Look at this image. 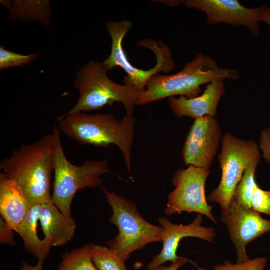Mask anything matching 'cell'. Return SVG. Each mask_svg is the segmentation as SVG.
<instances>
[{
  "label": "cell",
  "instance_id": "cell-4",
  "mask_svg": "<svg viewBox=\"0 0 270 270\" xmlns=\"http://www.w3.org/2000/svg\"><path fill=\"white\" fill-rule=\"evenodd\" d=\"M108 72L102 62L90 60L83 66L74 80L78 99L64 114L98 110L118 102L124 105L126 114L132 116L140 92L128 84L112 81L108 76Z\"/></svg>",
  "mask_w": 270,
  "mask_h": 270
},
{
  "label": "cell",
  "instance_id": "cell-2",
  "mask_svg": "<svg viewBox=\"0 0 270 270\" xmlns=\"http://www.w3.org/2000/svg\"><path fill=\"white\" fill-rule=\"evenodd\" d=\"M58 128L66 135L84 145L107 147L116 144L122 152L130 174L135 119L125 114L121 118L108 114L83 112L62 114L58 118Z\"/></svg>",
  "mask_w": 270,
  "mask_h": 270
},
{
  "label": "cell",
  "instance_id": "cell-26",
  "mask_svg": "<svg viewBox=\"0 0 270 270\" xmlns=\"http://www.w3.org/2000/svg\"><path fill=\"white\" fill-rule=\"evenodd\" d=\"M14 230L5 222L4 219L0 218V242L2 244L14 246L15 242L14 238Z\"/></svg>",
  "mask_w": 270,
  "mask_h": 270
},
{
  "label": "cell",
  "instance_id": "cell-20",
  "mask_svg": "<svg viewBox=\"0 0 270 270\" xmlns=\"http://www.w3.org/2000/svg\"><path fill=\"white\" fill-rule=\"evenodd\" d=\"M259 163L258 162H252L247 166L235 188L232 198L246 208H252L250 198L253 189L257 184L254 180V174Z\"/></svg>",
  "mask_w": 270,
  "mask_h": 270
},
{
  "label": "cell",
  "instance_id": "cell-29",
  "mask_svg": "<svg viewBox=\"0 0 270 270\" xmlns=\"http://www.w3.org/2000/svg\"><path fill=\"white\" fill-rule=\"evenodd\" d=\"M20 270H44L43 261L38 260L36 264L34 266L30 265L27 262H24L22 264Z\"/></svg>",
  "mask_w": 270,
  "mask_h": 270
},
{
  "label": "cell",
  "instance_id": "cell-9",
  "mask_svg": "<svg viewBox=\"0 0 270 270\" xmlns=\"http://www.w3.org/2000/svg\"><path fill=\"white\" fill-rule=\"evenodd\" d=\"M209 174V168L192 166L178 169L172 178L174 188L168 196L164 214L169 216L184 212H197L216 224L212 214V206L208 204L205 194Z\"/></svg>",
  "mask_w": 270,
  "mask_h": 270
},
{
  "label": "cell",
  "instance_id": "cell-16",
  "mask_svg": "<svg viewBox=\"0 0 270 270\" xmlns=\"http://www.w3.org/2000/svg\"><path fill=\"white\" fill-rule=\"evenodd\" d=\"M30 207L27 199L16 184L0 173V217L14 232L25 218Z\"/></svg>",
  "mask_w": 270,
  "mask_h": 270
},
{
  "label": "cell",
  "instance_id": "cell-3",
  "mask_svg": "<svg viewBox=\"0 0 270 270\" xmlns=\"http://www.w3.org/2000/svg\"><path fill=\"white\" fill-rule=\"evenodd\" d=\"M238 72L234 68L220 66L210 56L198 54L184 68L172 74H158L140 92L137 105H144L176 95L193 98L199 95L200 86L216 80H236Z\"/></svg>",
  "mask_w": 270,
  "mask_h": 270
},
{
  "label": "cell",
  "instance_id": "cell-25",
  "mask_svg": "<svg viewBox=\"0 0 270 270\" xmlns=\"http://www.w3.org/2000/svg\"><path fill=\"white\" fill-rule=\"evenodd\" d=\"M258 146L262 158L270 166V126L260 132Z\"/></svg>",
  "mask_w": 270,
  "mask_h": 270
},
{
  "label": "cell",
  "instance_id": "cell-22",
  "mask_svg": "<svg viewBox=\"0 0 270 270\" xmlns=\"http://www.w3.org/2000/svg\"><path fill=\"white\" fill-rule=\"evenodd\" d=\"M37 54L24 55L8 50L3 46H0V70L12 66H22L30 64L36 58Z\"/></svg>",
  "mask_w": 270,
  "mask_h": 270
},
{
  "label": "cell",
  "instance_id": "cell-21",
  "mask_svg": "<svg viewBox=\"0 0 270 270\" xmlns=\"http://www.w3.org/2000/svg\"><path fill=\"white\" fill-rule=\"evenodd\" d=\"M90 254L98 270H128L125 262L108 246L92 244Z\"/></svg>",
  "mask_w": 270,
  "mask_h": 270
},
{
  "label": "cell",
  "instance_id": "cell-14",
  "mask_svg": "<svg viewBox=\"0 0 270 270\" xmlns=\"http://www.w3.org/2000/svg\"><path fill=\"white\" fill-rule=\"evenodd\" d=\"M224 86V80L214 81L208 84L202 94L194 98L170 97L168 106L178 117L188 116L196 119L206 116H215L218 105L225 93Z\"/></svg>",
  "mask_w": 270,
  "mask_h": 270
},
{
  "label": "cell",
  "instance_id": "cell-27",
  "mask_svg": "<svg viewBox=\"0 0 270 270\" xmlns=\"http://www.w3.org/2000/svg\"><path fill=\"white\" fill-rule=\"evenodd\" d=\"M190 262L188 258L182 256L175 262H172L168 266H161L155 270H178L179 268L185 264L187 262Z\"/></svg>",
  "mask_w": 270,
  "mask_h": 270
},
{
  "label": "cell",
  "instance_id": "cell-7",
  "mask_svg": "<svg viewBox=\"0 0 270 270\" xmlns=\"http://www.w3.org/2000/svg\"><path fill=\"white\" fill-rule=\"evenodd\" d=\"M132 26V22L128 20L110 21L106 24V30L112 38V44L110 56L102 62L108 71L116 66L122 68L126 74L123 79L124 84L131 86L142 92L153 76L160 72H170L175 67V64L168 46L162 42L145 39L140 41L138 44L153 52L156 56V64L148 70L140 69L132 65L122 46L124 37Z\"/></svg>",
  "mask_w": 270,
  "mask_h": 270
},
{
  "label": "cell",
  "instance_id": "cell-8",
  "mask_svg": "<svg viewBox=\"0 0 270 270\" xmlns=\"http://www.w3.org/2000/svg\"><path fill=\"white\" fill-rule=\"evenodd\" d=\"M221 144L218 160L222 176L218 185L208 194L207 200L218 204L222 212H226L244 170L250 163L260 162V154L254 141L239 138L228 132L224 134Z\"/></svg>",
  "mask_w": 270,
  "mask_h": 270
},
{
  "label": "cell",
  "instance_id": "cell-17",
  "mask_svg": "<svg viewBox=\"0 0 270 270\" xmlns=\"http://www.w3.org/2000/svg\"><path fill=\"white\" fill-rule=\"evenodd\" d=\"M41 206L36 204L30 206L16 232L22 239L26 250L38 260L44 261L48 255L52 246L44 238L40 239L37 234Z\"/></svg>",
  "mask_w": 270,
  "mask_h": 270
},
{
  "label": "cell",
  "instance_id": "cell-12",
  "mask_svg": "<svg viewBox=\"0 0 270 270\" xmlns=\"http://www.w3.org/2000/svg\"><path fill=\"white\" fill-rule=\"evenodd\" d=\"M189 8L204 12L210 24L224 22L233 26L247 28L254 35L260 34V6L246 8L236 0H178Z\"/></svg>",
  "mask_w": 270,
  "mask_h": 270
},
{
  "label": "cell",
  "instance_id": "cell-1",
  "mask_svg": "<svg viewBox=\"0 0 270 270\" xmlns=\"http://www.w3.org/2000/svg\"><path fill=\"white\" fill-rule=\"evenodd\" d=\"M0 168L19 186L30 206L52 202L50 180L54 172L52 134L28 145L22 144L4 158Z\"/></svg>",
  "mask_w": 270,
  "mask_h": 270
},
{
  "label": "cell",
  "instance_id": "cell-15",
  "mask_svg": "<svg viewBox=\"0 0 270 270\" xmlns=\"http://www.w3.org/2000/svg\"><path fill=\"white\" fill-rule=\"evenodd\" d=\"M39 221L44 238L52 246L66 244L74 234L76 224L72 216L63 214L52 202L42 204Z\"/></svg>",
  "mask_w": 270,
  "mask_h": 270
},
{
  "label": "cell",
  "instance_id": "cell-13",
  "mask_svg": "<svg viewBox=\"0 0 270 270\" xmlns=\"http://www.w3.org/2000/svg\"><path fill=\"white\" fill-rule=\"evenodd\" d=\"M203 215L198 214L194 220L186 225L172 222L168 218L160 217L158 222L162 228V247L160 252L154 256L148 264V270H155L166 262H174L180 259L176 254L177 248L182 239L186 237L198 238L210 243H213L216 236L212 227L202 226Z\"/></svg>",
  "mask_w": 270,
  "mask_h": 270
},
{
  "label": "cell",
  "instance_id": "cell-28",
  "mask_svg": "<svg viewBox=\"0 0 270 270\" xmlns=\"http://www.w3.org/2000/svg\"><path fill=\"white\" fill-rule=\"evenodd\" d=\"M259 20L270 26V6H260Z\"/></svg>",
  "mask_w": 270,
  "mask_h": 270
},
{
  "label": "cell",
  "instance_id": "cell-18",
  "mask_svg": "<svg viewBox=\"0 0 270 270\" xmlns=\"http://www.w3.org/2000/svg\"><path fill=\"white\" fill-rule=\"evenodd\" d=\"M50 2L48 0H14L10 2L11 18L38 20L44 24L50 18Z\"/></svg>",
  "mask_w": 270,
  "mask_h": 270
},
{
  "label": "cell",
  "instance_id": "cell-11",
  "mask_svg": "<svg viewBox=\"0 0 270 270\" xmlns=\"http://www.w3.org/2000/svg\"><path fill=\"white\" fill-rule=\"evenodd\" d=\"M221 220L226 225L230 240L235 248L236 262L250 258L246 246L270 232V220L263 218L260 212L252 208L241 206L232 199L228 211L221 212Z\"/></svg>",
  "mask_w": 270,
  "mask_h": 270
},
{
  "label": "cell",
  "instance_id": "cell-30",
  "mask_svg": "<svg viewBox=\"0 0 270 270\" xmlns=\"http://www.w3.org/2000/svg\"><path fill=\"white\" fill-rule=\"evenodd\" d=\"M197 270H208L203 267H198L197 268Z\"/></svg>",
  "mask_w": 270,
  "mask_h": 270
},
{
  "label": "cell",
  "instance_id": "cell-19",
  "mask_svg": "<svg viewBox=\"0 0 270 270\" xmlns=\"http://www.w3.org/2000/svg\"><path fill=\"white\" fill-rule=\"evenodd\" d=\"M92 244L64 253L58 270H98L91 256Z\"/></svg>",
  "mask_w": 270,
  "mask_h": 270
},
{
  "label": "cell",
  "instance_id": "cell-6",
  "mask_svg": "<svg viewBox=\"0 0 270 270\" xmlns=\"http://www.w3.org/2000/svg\"><path fill=\"white\" fill-rule=\"evenodd\" d=\"M54 182L52 202L64 215L71 216V204L80 189L101 186L102 174L110 172L106 160H88L80 166L73 164L64 153L60 130L54 126Z\"/></svg>",
  "mask_w": 270,
  "mask_h": 270
},
{
  "label": "cell",
  "instance_id": "cell-10",
  "mask_svg": "<svg viewBox=\"0 0 270 270\" xmlns=\"http://www.w3.org/2000/svg\"><path fill=\"white\" fill-rule=\"evenodd\" d=\"M221 138V128L215 116H206L194 119L182 149L184 164L209 168Z\"/></svg>",
  "mask_w": 270,
  "mask_h": 270
},
{
  "label": "cell",
  "instance_id": "cell-23",
  "mask_svg": "<svg viewBox=\"0 0 270 270\" xmlns=\"http://www.w3.org/2000/svg\"><path fill=\"white\" fill-rule=\"evenodd\" d=\"M267 260V258L264 256L248 258L235 264L225 260L222 264L215 266L214 270H264Z\"/></svg>",
  "mask_w": 270,
  "mask_h": 270
},
{
  "label": "cell",
  "instance_id": "cell-24",
  "mask_svg": "<svg viewBox=\"0 0 270 270\" xmlns=\"http://www.w3.org/2000/svg\"><path fill=\"white\" fill-rule=\"evenodd\" d=\"M250 205L255 211L270 216V191L263 190L256 184L252 194Z\"/></svg>",
  "mask_w": 270,
  "mask_h": 270
},
{
  "label": "cell",
  "instance_id": "cell-5",
  "mask_svg": "<svg viewBox=\"0 0 270 270\" xmlns=\"http://www.w3.org/2000/svg\"><path fill=\"white\" fill-rule=\"evenodd\" d=\"M100 188L112 213L109 222L116 226L118 234L107 242L108 247L126 262L134 251L154 242H162V226L153 224L140 214L133 200L114 192L104 186Z\"/></svg>",
  "mask_w": 270,
  "mask_h": 270
}]
</instances>
